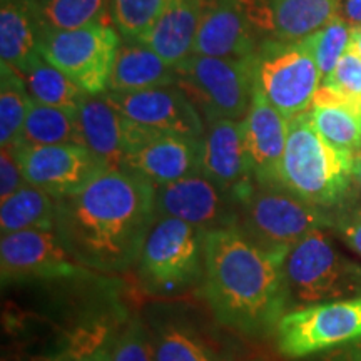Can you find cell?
<instances>
[{
    "mask_svg": "<svg viewBox=\"0 0 361 361\" xmlns=\"http://www.w3.org/2000/svg\"><path fill=\"white\" fill-rule=\"evenodd\" d=\"M56 233L84 268L123 273L137 263L156 221V186L128 169H107L57 197Z\"/></svg>",
    "mask_w": 361,
    "mask_h": 361,
    "instance_id": "obj_1",
    "label": "cell"
},
{
    "mask_svg": "<svg viewBox=\"0 0 361 361\" xmlns=\"http://www.w3.org/2000/svg\"><path fill=\"white\" fill-rule=\"evenodd\" d=\"M284 259L286 255L263 250L238 228L207 231L201 283L216 319L247 336L274 331L290 311Z\"/></svg>",
    "mask_w": 361,
    "mask_h": 361,
    "instance_id": "obj_2",
    "label": "cell"
},
{
    "mask_svg": "<svg viewBox=\"0 0 361 361\" xmlns=\"http://www.w3.org/2000/svg\"><path fill=\"white\" fill-rule=\"evenodd\" d=\"M355 154L329 146L316 133L310 111L288 121L281 184L310 204L340 206L350 194Z\"/></svg>",
    "mask_w": 361,
    "mask_h": 361,
    "instance_id": "obj_3",
    "label": "cell"
},
{
    "mask_svg": "<svg viewBox=\"0 0 361 361\" xmlns=\"http://www.w3.org/2000/svg\"><path fill=\"white\" fill-rule=\"evenodd\" d=\"M335 216L310 204L284 184L252 180L239 201L236 228L255 245L271 252L288 255L300 239L314 229L333 228Z\"/></svg>",
    "mask_w": 361,
    "mask_h": 361,
    "instance_id": "obj_4",
    "label": "cell"
},
{
    "mask_svg": "<svg viewBox=\"0 0 361 361\" xmlns=\"http://www.w3.org/2000/svg\"><path fill=\"white\" fill-rule=\"evenodd\" d=\"M290 311L361 296V264L333 245L324 229L306 234L284 259Z\"/></svg>",
    "mask_w": 361,
    "mask_h": 361,
    "instance_id": "obj_5",
    "label": "cell"
},
{
    "mask_svg": "<svg viewBox=\"0 0 361 361\" xmlns=\"http://www.w3.org/2000/svg\"><path fill=\"white\" fill-rule=\"evenodd\" d=\"M206 231L176 218H156L137 259L139 278L154 295H174L204 274Z\"/></svg>",
    "mask_w": 361,
    "mask_h": 361,
    "instance_id": "obj_6",
    "label": "cell"
},
{
    "mask_svg": "<svg viewBox=\"0 0 361 361\" xmlns=\"http://www.w3.org/2000/svg\"><path fill=\"white\" fill-rule=\"evenodd\" d=\"M178 69V87L207 124L221 119L241 121L250 111L255 79L251 57L189 56Z\"/></svg>",
    "mask_w": 361,
    "mask_h": 361,
    "instance_id": "obj_7",
    "label": "cell"
},
{
    "mask_svg": "<svg viewBox=\"0 0 361 361\" xmlns=\"http://www.w3.org/2000/svg\"><path fill=\"white\" fill-rule=\"evenodd\" d=\"M252 79L259 90L288 121L310 111L322 74L301 42L261 40L252 56Z\"/></svg>",
    "mask_w": 361,
    "mask_h": 361,
    "instance_id": "obj_8",
    "label": "cell"
},
{
    "mask_svg": "<svg viewBox=\"0 0 361 361\" xmlns=\"http://www.w3.org/2000/svg\"><path fill=\"white\" fill-rule=\"evenodd\" d=\"M123 42L116 27L94 24L75 30H39V52L90 96L109 92V79Z\"/></svg>",
    "mask_w": 361,
    "mask_h": 361,
    "instance_id": "obj_9",
    "label": "cell"
},
{
    "mask_svg": "<svg viewBox=\"0 0 361 361\" xmlns=\"http://www.w3.org/2000/svg\"><path fill=\"white\" fill-rule=\"evenodd\" d=\"M286 358H305L361 340V296L288 311L276 329Z\"/></svg>",
    "mask_w": 361,
    "mask_h": 361,
    "instance_id": "obj_10",
    "label": "cell"
},
{
    "mask_svg": "<svg viewBox=\"0 0 361 361\" xmlns=\"http://www.w3.org/2000/svg\"><path fill=\"white\" fill-rule=\"evenodd\" d=\"M124 169L141 174L154 186L200 173L202 139L166 133L126 117Z\"/></svg>",
    "mask_w": 361,
    "mask_h": 361,
    "instance_id": "obj_11",
    "label": "cell"
},
{
    "mask_svg": "<svg viewBox=\"0 0 361 361\" xmlns=\"http://www.w3.org/2000/svg\"><path fill=\"white\" fill-rule=\"evenodd\" d=\"M239 201L204 174L156 186V218H176L202 231L236 228Z\"/></svg>",
    "mask_w": 361,
    "mask_h": 361,
    "instance_id": "obj_12",
    "label": "cell"
},
{
    "mask_svg": "<svg viewBox=\"0 0 361 361\" xmlns=\"http://www.w3.org/2000/svg\"><path fill=\"white\" fill-rule=\"evenodd\" d=\"M12 147L16 149L25 183L56 197L80 191L107 171V166L82 144Z\"/></svg>",
    "mask_w": 361,
    "mask_h": 361,
    "instance_id": "obj_13",
    "label": "cell"
},
{
    "mask_svg": "<svg viewBox=\"0 0 361 361\" xmlns=\"http://www.w3.org/2000/svg\"><path fill=\"white\" fill-rule=\"evenodd\" d=\"M2 281L64 278L85 273L67 251L56 229H25L4 234L0 241Z\"/></svg>",
    "mask_w": 361,
    "mask_h": 361,
    "instance_id": "obj_14",
    "label": "cell"
},
{
    "mask_svg": "<svg viewBox=\"0 0 361 361\" xmlns=\"http://www.w3.org/2000/svg\"><path fill=\"white\" fill-rule=\"evenodd\" d=\"M112 106L134 123L166 133L202 139V116L178 85L121 94L107 92Z\"/></svg>",
    "mask_w": 361,
    "mask_h": 361,
    "instance_id": "obj_15",
    "label": "cell"
},
{
    "mask_svg": "<svg viewBox=\"0 0 361 361\" xmlns=\"http://www.w3.org/2000/svg\"><path fill=\"white\" fill-rule=\"evenodd\" d=\"M261 35L239 0H201V20L192 54L211 57H251Z\"/></svg>",
    "mask_w": 361,
    "mask_h": 361,
    "instance_id": "obj_16",
    "label": "cell"
},
{
    "mask_svg": "<svg viewBox=\"0 0 361 361\" xmlns=\"http://www.w3.org/2000/svg\"><path fill=\"white\" fill-rule=\"evenodd\" d=\"M207 126L209 129L202 135L200 173L233 191L241 201L255 180L245 142V121L221 119Z\"/></svg>",
    "mask_w": 361,
    "mask_h": 361,
    "instance_id": "obj_17",
    "label": "cell"
},
{
    "mask_svg": "<svg viewBox=\"0 0 361 361\" xmlns=\"http://www.w3.org/2000/svg\"><path fill=\"white\" fill-rule=\"evenodd\" d=\"M245 142L255 183H281V162L288 139V119L271 106L259 90L252 89L245 119Z\"/></svg>",
    "mask_w": 361,
    "mask_h": 361,
    "instance_id": "obj_18",
    "label": "cell"
},
{
    "mask_svg": "<svg viewBox=\"0 0 361 361\" xmlns=\"http://www.w3.org/2000/svg\"><path fill=\"white\" fill-rule=\"evenodd\" d=\"M78 141L87 147L107 169H124L126 117L106 94L87 96L74 114Z\"/></svg>",
    "mask_w": 361,
    "mask_h": 361,
    "instance_id": "obj_19",
    "label": "cell"
},
{
    "mask_svg": "<svg viewBox=\"0 0 361 361\" xmlns=\"http://www.w3.org/2000/svg\"><path fill=\"white\" fill-rule=\"evenodd\" d=\"M201 20V0H166L159 19L142 44L171 66L192 56Z\"/></svg>",
    "mask_w": 361,
    "mask_h": 361,
    "instance_id": "obj_20",
    "label": "cell"
},
{
    "mask_svg": "<svg viewBox=\"0 0 361 361\" xmlns=\"http://www.w3.org/2000/svg\"><path fill=\"white\" fill-rule=\"evenodd\" d=\"M178 85V69L142 42L123 40L109 79V92L130 94L139 90Z\"/></svg>",
    "mask_w": 361,
    "mask_h": 361,
    "instance_id": "obj_21",
    "label": "cell"
},
{
    "mask_svg": "<svg viewBox=\"0 0 361 361\" xmlns=\"http://www.w3.org/2000/svg\"><path fill=\"white\" fill-rule=\"evenodd\" d=\"M40 56L39 30L24 0H4L0 8V59L19 74Z\"/></svg>",
    "mask_w": 361,
    "mask_h": 361,
    "instance_id": "obj_22",
    "label": "cell"
},
{
    "mask_svg": "<svg viewBox=\"0 0 361 361\" xmlns=\"http://www.w3.org/2000/svg\"><path fill=\"white\" fill-rule=\"evenodd\" d=\"M271 39L300 42L338 17L340 0H268Z\"/></svg>",
    "mask_w": 361,
    "mask_h": 361,
    "instance_id": "obj_23",
    "label": "cell"
},
{
    "mask_svg": "<svg viewBox=\"0 0 361 361\" xmlns=\"http://www.w3.org/2000/svg\"><path fill=\"white\" fill-rule=\"evenodd\" d=\"M37 30H75L111 19V0H24Z\"/></svg>",
    "mask_w": 361,
    "mask_h": 361,
    "instance_id": "obj_24",
    "label": "cell"
},
{
    "mask_svg": "<svg viewBox=\"0 0 361 361\" xmlns=\"http://www.w3.org/2000/svg\"><path fill=\"white\" fill-rule=\"evenodd\" d=\"M57 197L24 184L0 206V231L11 234L25 229H56Z\"/></svg>",
    "mask_w": 361,
    "mask_h": 361,
    "instance_id": "obj_25",
    "label": "cell"
},
{
    "mask_svg": "<svg viewBox=\"0 0 361 361\" xmlns=\"http://www.w3.org/2000/svg\"><path fill=\"white\" fill-rule=\"evenodd\" d=\"M22 78L34 101L45 106L75 112L87 96H90L80 85L67 78L64 72L49 64L42 56L35 59L29 69L22 74Z\"/></svg>",
    "mask_w": 361,
    "mask_h": 361,
    "instance_id": "obj_26",
    "label": "cell"
},
{
    "mask_svg": "<svg viewBox=\"0 0 361 361\" xmlns=\"http://www.w3.org/2000/svg\"><path fill=\"white\" fill-rule=\"evenodd\" d=\"M74 114V111L45 106L32 99L16 146L79 144Z\"/></svg>",
    "mask_w": 361,
    "mask_h": 361,
    "instance_id": "obj_27",
    "label": "cell"
},
{
    "mask_svg": "<svg viewBox=\"0 0 361 361\" xmlns=\"http://www.w3.org/2000/svg\"><path fill=\"white\" fill-rule=\"evenodd\" d=\"M0 66V144L7 147L19 141L32 96L22 74L7 64Z\"/></svg>",
    "mask_w": 361,
    "mask_h": 361,
    "instance_id": "obj_28",
    "label": "cell"
},
{
    "mask_svg": "<svg viewBox=\"0 0 361 361\" xmlns=\"http://www.w3.org/2000/svg\"><path fill=\"white\" fill-rule=\"evenodd\" d=\"M311 123L329 146L358 154L361 151V114L346 106H311Z\"/></svg>",
    "mask_w": 361,
    "mask_h": 361,
    "instance_id": "obj_29",
    "label": "cell"
},
{
    "mask_svg": "<svg viewBox=\"0 0 361 361\" xmlns=\"http://www.w3.org/2000/svg\"><path fill=\"white\" fill-rule=\"evenodd\" d=\"M152 346L156 361H219L204 338L180 323H164L157 328Z\"/></svg>",
    "mask_w": 361,
    "mask_h": 361,
    "instance_id": "obj_30",
    "label": "cell"
},
{
    "mask_svg": "<svg viewBox=\"0 0 361 361\" xmlns=\"http://www.w3.org/2000/svg\"><path fill=\"white\" fill-rule=\"evenodd\" d=\"M166 0H111L112 25L126 42H142L159 19Z\"/></svg>",
    "mask_w": 361,
    "mask_h": 361,
    "instance_id": "obj_31",
    "label": "cell"
},
{
    "mask_svg": "<svg viewBox=\"0 0 361 361\" xmlns=\"http://www.w3.org/2000/svg\"><path fill=\"white\" fill-rule=\"evenodd\" d=\"M350 40L351 25L343 20L341 17H335L323 29L316 30L310 37L300 40L305 45L306 51L313 56L319 74H322V82L335 71L343 54L348 51Z\"/></svg>",
    "mask_w": 361,
    "mask_h": 361,
    "instance_id": "obj_32",
    "label": "cell"
},
{
    "mask_svg": "<svg viewBox=\"0 0 361 361\" xmlns=\"http://www.w3.org/2000/svg\"><path fill=\"white\" fill-rule=\"evenodd\" d=\"M322 84L333 89L340 106H346L361 114V57L353 49L348 47L335 71Z\"/></svg>",
    "mask_w": 361,
    "mask_h": 361,
    "instance_id": "obj_33",
    "label": "cell"
},
{
    "mask_svg": "<svg viewBox=\"0 0 361 361\" xmlns=\"http://www.w3.org/2000/svg\"><path fill=\"white\" fill-rule=\"evenodd\" d=\"M111 361H156L152 336L141 322H130L109 350Z\"/></svg>",
    "mask_w": 361,
    "mask_h": 361,
    "instance_id": "obj_34",
    "label": "cell"
},
{
    "mask_svg": "<svg viewBox=\"0 0 361 361\" xmlns=\"http://www.w3.org/2000/svg\"><path fill=\"white\" fill-rule=\"evenodd\" d=\"M25 184L16 149L12 146L2 147L0 152V200L6 201Z\"/></svg>",
    "mask_w": 361,
    "mask_h": 361,
    "instance_id": "obj_35",
    "label": "cell"
},
{
    "mask_svg": "<svg viewBox=\"0 0 361 361\" xmlns=\"http://www.w3.org/2000/svg\"><path fill=\"white\" fill-rule=\"evenodd\" d=\"M333 228L343 241L361 256V204H355L338 213Z\"/></svg>",
    "mask_w": 361,
    "mask_h": 361,
    "instance_id": "obj_36",
    "label": "cell"
},
{
    "mask_svg": "<svg viewBox=\"0 0 361 361\" xmlns=\"http://www.w3.org/2000/svg\"><path fill=\"white\" fill-rule=\"evenodd\" d=\"M319 361H361V340L324 351Z\"/></svg>",
    "mask_w": 361,
    "mask_h": 361,
    "instance_id": "obj_37",
    "label": "cell"
},
{
    "mask_svg": "<svg viewBox=\"0 0 361 361\" xmlns=\"http://www.w3.org/2000/svg\"><path fill=\"white\" fill-rule=\"evenodd\" d=\"M343 20L348 22L351 27L361 25V0H343L340 7V16Z\"/></svg>",
    "mask_w": 361,
    "mask_h": 361,
    "instance_id": "obj_38",
    "label": "cell"
},
{
    "mask_svg": "<svg viewBox=\"0 0 361 361\" xmlns=\"http://www.w3.org/2000/svg\"><path fill=\"white\" fill-rule=\"evenodd\" d=\"M351 188H355L356 196H358V204H361V151L355 154V164H353V179H351ZM351 191V189H350Z\"/></svg>",
    "mask_w": 361,
    "mask_h": 361,
    "instance_id": "obj_39",
    "label": "cell"
},
{
    "mask_svg": "<svg viewBox=\"0 0 361 361\" xmlns=\"http://www.w3.org/2000/svg\"><path fill=\"white\" fill-rule=\"evenodd\" d=\"M72 361H111L109 360V350L101 348L96 351H90V353L80 356V358H75Z\"/></svg>",
    "mask_w": 361,
    "mask_h": 361,
    "instance_id": "obj_40",
    "label": "cell"
},
{
    "mask_svg": "<svg viewBox=\"0 0 361 361\" xmlns=\"http://www.w3.org/2000/svg\"><path fill=\"white\" fill-rule=\"evenodd\" d=\"M350 47L353 49V51L361 57V25L360 27H351Z\"/></svg>",
    "mask_w": 361,
    "mask_h": 361,
    "instance_id": "obj_41",
    "label": "cell"
}]
</instances>
